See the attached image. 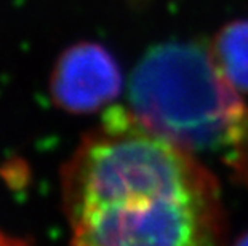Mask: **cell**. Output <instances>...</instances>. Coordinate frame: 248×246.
Wrapping results in <instances>:
<instances>
[{
  "label": "cell",
  "mask_w": 248,
  "mask_h": 246,
  "mask_svg": "<svg viewBox=\"0 0 248 246\" xmlns=\"http://www.w3.org/2000/svg\"><path fill=\"white\" fill-rule=\"evenodd\" d=\"M74 246H224L218 181L195 155L109 107L62 168Z\"/></svg>",
  "instance_id": "6da1fadb"
},
{
  "label": "cell",
  "mask_w": 248,
  "mask_h": 246,
  "mask_svg": "<svg viewBox=\"0 0 248 246\" xmlns=\"http://www.w3.org/2000/svg\"><path fill=\"white\" fill-rule=\"evenodd\" d=\"M210 50L231 85L248 93V19H235L219 28Z\"/></svg>",
  "instance_id": "277c9868"
},
{
  "label": "cell",
  "mask_w": 248,
  "mask_h": 246,
  "mask_svg": "<svg viewBox=\"0 0 248 246\" xmlns=\"http://www.w3.org/2000/svg\"><path fill=\"white\" fill-rule=\"evenodd\" d=\"M122 90L115 58L94 42H78L58 58L50 77V95L69 114H93L112 102Z\"/></svg>",
  "instance_id": "3957f363"
},
{
  "label": "cell",
  "mask_w": 248,
  "mask_h": 246,
  "mask_svg": "<svg viewBox=\"0 0 248 246\" xmlns=\"http://www.w3.org/2000/svg\"><path fill=\"white\" fill-rule=\"evenodd\" d=\"M128 102L152 133L192 155H215L248 182V107L205 42L168 40L147 50L131 72Z\"/></svg>",
  "instance_id": "7a4b0ae2"
},
{
  "label": "cell",
  "mask_w": 248,
  "mask_h": 246,
  "mask_svg": "<svg viewBox=\"0 0 248 246\" xmlns=\"http://www.w3.org/2000/svg\"><path fill=\"white\" fill-rule=\"evenodd\" d=\"M234 246H248V230H247L244 235H242L239 240H237Z\"/></svg>",
  "instance_id": "8992f818"
},
{
  "label": "cell",
  "mask_w": 248,
  "mask_h": 246,
  "mask_svg": "<svg viewBox=\"0 0 248 246\" xmlns=\"http://www.w3.org/2000/svg\"><path fill=\"white\" fill-rule=\"evenodd\" d=\"M0 246H28V245L24 242H19V240L10 238L8 235L0 232Z\"/></svg>",
  "instance_id": "5b68a950"
}]
</instances>
